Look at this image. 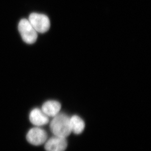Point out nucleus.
Returning a JSON list of instances; mask_svg holds the SVG:
<instances>
[{
    "label": "nucleus",
    "instance_id": "f257e3e1",
    "mask_svg": "<svg viewBox=\"0 0 151 151\" xmlns=\"http://www.w3.org/2000/svg\"><path fill=\"white\" fill-rule=\"evenodd\" d=\"M50 128L54 136L66 138L71 133L70 117L64 114L59 113L51 121Z\"/></svg>",
    "mask_w": 151,
    "mask_h": 151
},
{
    "label": "nucleus",
    "instance_id": "7ed1b4c3",
    "mask_svg": "<svg viewBox=\"0 0 151 151\" xmlns=\"http://www.w3.org/2000/svg\"><path fill=\"white\" fill-rule=\"evenodd\" d=\"M28 20L37 32L45 33L50 28V21L46 15L32 13L30 14Z\"/></svg>",
    "mask_w": 151,
    "mask_h": 151
},
{
    "label": "nucleus",
    "instance_id": "39448f33",
    "mask_svg": "<svg viewBox=\"0 0 151 151\" xmlns=\"http://www.w3.org/2000/svg\"><path fill=\"white\" fill-rule=\"evenodd\" d=\"M45 143L46 151H65L68 145L66 138L57 136H54L47 140Z\"/></svg>",
    "mask_w": 151,
    "mask_h": 151
},
{
    "label": "nucleus",
    "instance_id": "0eeeda50",
    "mask_svg": "<svg viewBox=\"0 0 151 151\" xmlns=\"http://www.w3.org/2000/svg\"><path fill=\"white\" fill-rule=\"evenodd\" d=\"M61 108L60 103L55 100L46 101L43 104L41 110L48 117H54L58 114Z\"/></svg>",
    "mask_w": 151,
    "mask_h": 151
},
{
    "label": "nucleus",
    "instance_id": "6e6552de",
    "mask_svg": "<svg viewBox=\"0 0 151 151\" xmlns=\"http://www.w3.org/2000/svg\"><path fill=\"white\" fill-rule=\"evenodd\" d=\"M71 132L75 134H80L84 131L85 124L83 120L78 116H73L70 118Z\"/></svg>",
    "mask_w": 151,
    "mask_h": 151
},
{
    "label": "nucleus",
    "instance_id": "f03ea898",
    "mask_svg": "<svg viewBox=\"0 0 151 151\" xmlns=\"http://www.w3.org/2000/svg\"><path fill=\"white\" fill-rule=\"evenodd\" d=\"M18 29L22 38L25 43L32 44L37 40V32L28 19H23L19 23Z\"/></svg>",
    "mask_w": 151,
    "mask_h": 151
},
{
    "label": "nucleus",
    "instance_id": "423d86ee",
    "mask_svg": "<svg viewBox=\"0 0 151 151\" xmlns=\"http://www.w3.org/2000/svg\"><path fill=\"white\" fill-rule=\"evenodd\" d=\"M29 120L32 124L36 127H41L49 123V118L41 110L35 108L30 111Z\"/></svg>",
    "mask_w": 151,
    "mask_h": 151
},
{
    "label": "nucleus",
    "instance_id": "20e7f679",
    "mask_svg": "<svg viewBox=\"0 0 151 151\" xmlns=\"http://www.w3.org/2000/svg\"><path fill=\"white\" fill-rule=\"evenodd\" d=\"M47 133L43 129L36 127L29 130L27 134V139L30 144L35 146L41 145L46 142Z\"/></svg>",
    "mask_w": 151,
    "mask_h": 151
}]
</instances>
